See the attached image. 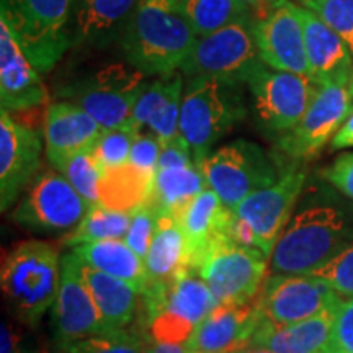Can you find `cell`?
<instances>
[{"instance_id":"681fc988","label":"cell","mask_w":353,"mask_h":353,"mask_svg":"<svg viewBox=\"0 0 353 353\" xmlns=\"http://www.w3.org/2000/svg\"><path fill=\"white\" fill-rule=\"evenodd\" d=\"M242 353H273V352L268 350V348H262V347H249V348H245Z\"/></svg>"},{"instance_id":"f6af8a7d","label":"cell","mask_w":353,"mask_h":353,"mask_svg":"<svg viewBox=\"0 0 353 353\" xmlns=\"http://www.w3.org/2000/svg\"><path fill=\"white\" fill-rule=\"evenodd\" d=\"M2 352L0 353H32L25 332L19 324L12 321L2 322Z\"/></svg>"},{"instance_id":"d590c367","label":"cell","mask_w":353,"mask_h":353,"mask_svg":"<svg viewBox=\"0 0 353 353\" xmlns=\"http://www.w3.org/2000/svg\"><path fill=\"white\" fill-rule=\"evenodd\" d=\"M138 134L139 132L132 130L130 125L103 130L99 141L92 148V152H94L101 170L114 169V167L128 164L130 162L132 143H134Z\"/></svg>"},{"instance_id":"1f68e13d","label":"cell","mask_w":353,"mask_h":353,"mask_svg":"<svg viewBox=\"0 0 353 353\" xmlns=\"http://www.w3.org/2000/svg\"><path fill=\"white\" fill-rule=\"evenodd\" d=\"M132 213L108 210L101 205H94L79 226L63 237L61 244L72 247L97 241H112L126 237Z\"/></svg>"},{"instance_id":"4fadbf2b","label":"cell","mask_w":353,"mask_h":353,"mask_svg":"<svg viewBox=\"0 0 353 353\" xmlns=\"http://www.w3.org/2000/svg\"><path fill=\"white\" fill-rule=\"evenodd\" d=\"M252 108L263 130L285 134L296 126L316 92L309 77L262 65L247 82Z\"/></svg>"},{"instance_id":"44dd1931","label":"cell","mask_w":353,"mask_h":353,"mask_svg":"<svg viewBox=\"0 0 353 353\" xmlns=\"http://www.w3.org/2000/svg\"><path fill=\"white\" fill-rule=\"evenodd\" d=\"M48 90L41 74L0 19V101L7 112H26L43 105Z\"/></svg>"},{"instance_id":"d6a6232c","label":"cell","mask_w":353,"mask_h":353,"mask_svg":"<svg viewBox=\"0 0 353 353\" xmlns=\"http://www.w3.org/2000/svg\"><path fill=\"white\" fill-rule=\"evenodd\" d=\"M183 77L179 72L164 74L154 79L152 82H145L132 110L130 126L138 132H143L154 117H157L172 100L183 94Z\"/></svg>"},{"instance_id":"e575fe53","label":"cell","mask_w":353,"mask_h":353,"mask_svg":"<svg viewBox=\"0 0 353 353\" xmlns=\"http://www.w3.org/2000/svg\"><path fill=\"white\" fill-rule=\"evenodd\" d=\"M57 170L90 205H99V187L103 170L97 162L92 149L69 157Z\"/></svg>"},{"instance_id":"7402d4cb","label":"cell","mask_w":353,"mask_h":353,"mask_svg":"<svg viewBox=\"0 0 353 353\" xmlns=\"http://www.w3.org/2000/svg\"><path fill=\"white\" fill-rule=\"evenodd\" d=\"M144 311L141 319L159 311L182 316L198 325L214 311L219 301L203 278L193 270L180 272L167 283H151L143 293Z\"/></svg>"},{"instance_id":"52a82bcc","label":"cell","mask_w":353,"mask_h":353,"mask_svg":"<svg viewBox=\"0 0 353 353\" xmlns=\"http://www.w3.org/2000/svg\"><path fill=\"white\" fill-rule=\"evenodd\" d=\"M262 65L255 41L254 20H250L198 38L180 70L188 79H214L242 85L249 82Z\"/></svg>"},{"instance_id":"ab89813d","label":"cell","mask_w":353,"mask_h":353,"mask_svg":"<svg viewBox=\"0 0 353 353\" xmlns=\"http://www.w3.org/2000/svg\"><path fill=\"white\" fill-rule=\"evenodd\" d=\"M157 219L159 214L154 211L149 205L141 206L132 213L130 229L125 237V242L134 250L136 255L145 260L151 249V244L154 241V234L157 229Z\"/></svg>"},{"instance_id":"9c48e42d","label":"cell","mask_w":353,"mask_h":353,"mask_svg":"<svg viewBox=\"0 0 353 353\" xmlns=\"http://www.w3.org/2000/svg\"><path fill=\"white\" fill-rule=\"evenodd\" d=\"M145 85V74L131 64H110L59 92L100 123L103 130L128 126Z\"/></svg>"},{"instance_id":"d4e9b609","label":"cell","mask_w":353,"mask_h":353,"mask_svg":"<svg viewBox=\"0 0 353 353\" xmlns=\"http://www.w3.org/2000/svg\"><path fill=\"white\" fill-rule=\"evenodd\" d=\"M83 276L99 307L105 329H130L136 319L141 321L144 311V296L134 286L120 278L95 270L87 263H83Z\"/></svg>"},{"instance_id":"6da1fadb","label":"cell","mask_w":353,"mask_h":353,"mask_svg":"<svg viewBox=\"0 0 353 353\" xmlns=\"http://www.w3.org/2000/svg\"><path fill=\"white\" fill-rule=\"evenodd\" d=\"M196 39L176 0H141L120 44L128 64L145 76H164L182 68Z\"/></svg>"},{"instance_id":"8d00e7d4","label":"cell","mask_w":353,"mask_h":353,"mask_svg":"<svg viewBox=\"0 0 353 353\" xmlns=\"http://www.w3.org/2000/svg\"><path fill=\"white\" fill-rule=\"evenodd\" d=\"M341 37L353 54V0H294Z\"/></svg>"},{"instance_id":"5b68a950","label":"cell","mask_w":353,"mask_h":353,"mask_svg":"<svg viewBox=\"0 0 353 353\" xmlns=\"http://www.w3.org/2000/svg\"><path fill=\"white\" fill-rule=\"evenodd\" d=\"M74 0H0V19L38 69L48 74L72 46Z\"/></svg>"},{"instance_id":"c3c4849f","label":"cell","mask_w":353,"mask_h":353,"mask_svg":"<svg viewBox=\"0 0 353 353\" xmlns=\"http://www.w3.org/2000/svg\"><path fill=\"white\" fill-rule=\"evenodd\" d=\"M250 10H257V13H254V17L260 15V13L267 12L268 8L273 7L276 3V0H242Z\"/></svg>"},{"instance_id":"277c9868","label":"cell","mask_w":353,"mask_h":353,"mask_svg":"<svg viewBox=\"0 0 353 353\" xmlns=\"http://www.w3.org/2000/svg\"><path fill=\"white\" fill-rule=\"evenodd\" d=\"M245 113L239 83L203 77L188 79L182 97L180 134L192 148L198 167L213 151V145L244 120Z\"/></svg>"},{"instance_id":"816d5d0a","label":"cell","mask_w":353,"mask_h":353,"mask_svg":"<svg viewBox=\"0 0 353 353\" xmlns=\"http://www.w3.org/2000/svg\"><path fill=\"white\" fill-rule=\"evenodd\" d=\"M236 353H242V352H236Z\"/></svg>"},{"instance_id":"8992f818","label":"cell","mask_w":353,"mask_h":353,"mask_svg":"<svg viewBox=\"0 0 353 353\" xmlns=\"http://www.w3.org/2000/svg\"><path fill=\"white\" fill-rule=\"evenodd\" d=\"M192 270L208 283L219 303H252L268 276V257L223 234L203 250Z\"/></svg>"},{"instance_id":"603a6c76","label":"cell","mask_w":353,"mask_h":353,"mask_svg":"<svg viewBox=\"0 0 353 353\" xmlns=\"http://www.w3.org/2000/svg\"><path fill=\"white\" fill-rule=\"evenodd\" d=\"M141 0H74L72 44L107 46L120 39Z\"/></svg>"},{"instance_id":"f1b7e54d","label":"cell","mask_w":353,"mask_h":353,"mask_svg":"<svg viewBox=\"0 0 353 353\" xmlns=\"http://www.w3.org/2000/svg\"><path fill=\"white\" fill-rule=\"evenodd\" d=\"M154 176L132 164L103 170L99 187V205L108 210L134 213L148 205L152 193Z\"/></svg>"},{"instance_id":"9a60e30c","label":"cell","mask_w":353,"mask_h":353,"mask_svg":"<svg viewBox=\"0 0 353 353\" xmlns=\"http://www.w3.org/2000/svg\"><path fill=\"white\" fill-rule=\"evenodd\" d=\"M306 174L291 167L270 187L257 190L234 208V214L244 221L254 234L255 247L270 257L273 247L288 226L291 211L301 193Z\"/></svg>"},{"instance_id":"74e56055","label":"cell","mask_w":353,"mask_h":353,"mask_svg":"<svg viewBox=\"0 0 353 353\" xmlns=\"http://www.w3.org/2000/svg\"><path fill=\"white\" fill-rule=\"evenodd\" d=\"M139 327L151 341L167 343H187L196 329L188 319L169 311H159L139 321Z\"/></svg>"},{"instance_id":"83f0119b","label":"cell","mask_w":353,"mask_h":353,"mask_svg":"<svg viewBox=\"0 0 353 353\" xmlns=\"http://www.w3.org/2000/svg\"><path fill=\"white\" fill-rule=\"evenodd\" d=\"M149 285L167 283L183 270H192L188 265L187 239L174 216L159 214L154 241L144 260Z\"/></svg>"},{"instance_id":"7dc6e473","label":"cell","mask_w":353,"mask_h":353,"mask_svg":"<svg viewBox=\"0 0 353 353\" xmlns=\"http://www.w3.org/2000/svg\"><path fill=\"white\" fill-rule=\"evenodd\" d=\"M144 353H188L187 343H167L151 341L144 335Z\"/></svg>"},{"instance_id":"ffe728a7","label":"cell","mask_w":353,"mask_h":353,"mask_svg":"<svg viewBox=\"0 0 353 353\" xmlns=\"http://www.w3.org/2000/svg\"><path fill=\"white\" fill-rule=\"evenodd\" d=\"M259 312L252 303H219L187 342L188 352L236 353L250 347Z\"/></svg>"},{"instance_id":"d6986e66","label":"cell","mask_w":353,"mask_h":353,"mask_svg":"<svg viewBox=\"0 0 353 353\" xmlns=\"http://www.w3.org/2000/svg\"><path fill=\"white\" fill-rule=\"evenodd\" d=\"M103 128L85 110L72 101H52L44 113L43 138L46 157L54 169L79 152L90 151Z\"/></svg>"},{"instance_id":"b9f144b4","label":"cell","mask_w":353,"mask_h":353,"mask_svg":"<svg viewBox=\"0 0 353 353\" xmlns=\"http://www.w3.org/2000/svg\"><path fill=\"white\" fill-rule=\"evenodd\" d=\"M161 151L162 143L152 132H139L132 143L130 164L148 172V174L156 175Z\"/></svg>"},{"instance_id":"f907efd6","label":"cell","mask_w":353,"mask_h":353,"mask_svg":"<svg viewBox=\"0 0 353 353\" xmlns=\"http://www.w3.org/2000/svg\"><path fill=\"white\" fill-rule=\"evenodd\" d=\"M348 88H350V94L353 97V76H352V81H350V85H348Z\"/></svg>"},{"instance_id":"30bf717a","label":"cell","mask_w":353,"mask_h":353,"mask_svg":"<svg viewBox=\"0 0 353 353\" xmlns=\"http://www.w3.org/2000/svg\"><path fill=\"white\" fill-rule=\"evenodd\" d=\"M352 110L353 97L348 85H317L301 120L293 130L280 136L278 149L294 164L316 157L334 139Z\"/></svg>"},{"instance_id":"484cf974","label":"cell","mask_w":353,"mask_h":353,"mask_svg":"<svg viewBox=\"0 0 353 353\" xmlns=\"http://www.w3.org/2000/svg\"><path fill=\"white\" fill-rule=\"evenodd\" d=\"M231 213L232 210L226 208L218 193L210 187L203 190L200 195H196L185 206L176 221L182 226L187 239L190 268H193L196 259L216 237L226 234Z\"/></svg>"},{"instance_id":"4dcf8cb0","label":"cell","mask_w":353,"mask_h":353,"mask_svg":"<svg viewBox=\"0 0 353 353\" xmlns=\"http://www.w3.org/2000/svg\"><path fill=\"white\" fill-rule=\"evenodd\" d=\"M176 3L196 38L254 20L252 10L242 0H176Z\"/></svg>"},{"instance_id":"4316f807","label":"cell","mask_w":353,"mask_h":353,"mask_svg":"<svg viewBox=\"0 0 353 353\" xmlns=\"http://www.w3.org/2000/svg\"><path fill=\"white\" fill-rule=\"evenodd\" d=\"M72 252L95 270L107 273L126 281L136 290L144 293L149 285L145 263L134 250L121 239L87 242L72 247Z\"/></svg>"},{"instance_id":"2e32d148","label":"cell","mask_w":353,"mask_h":353,"mask_svg":"<svg viewBox=\"0 0 353 353\" xmlns=\"http://www.w3.org/2000/svg\"><path fill=\"white\" fill-rule=\"evenodd\" d=\"M254 33L265 65L309 77L303 26L293 0H276L267 12L254 17Z\"/></svg>"},{"instance_id":"7bdbcfd3","label":"cell","mask_w":353,"mask_h":353,"mask_svg":"<svg viewBox=\"0 0 353 353\" xmlns=\"http://www.w3.org/2000/svg\"><path fill=\"white\" fill-rule=\"evenodd\" d=\"M196 165L193 151L182 134H176L174 139L162 145L161 156H159L157 170L176 169V167Z\"/></svg>"},{"instance_id":"ac0fdd59","label":"cell","mask_w":353,"mask_h":353,"mask_svg":"<svg viewBox=\"0 0 353 353\" xmlns=\"http://www.w3.org/2000/svg\"><path fill=\"white\" fill-rule=\"evenodd\" d=\"M294 10L303 26L309 79L316 85H327V83L350 85L353 54L345 41L301 3L294 2Z\"/></svg>"},{"instance_id":"7c38bea8","label":"cell","mask_w":353,"mask_h":353,"mask_svg":"<svg viewBox=\"0 0 353 353\" xmlns=\"http://www.w3.org/2000/svg\"><path fill=\"white\" fill-rule=\"evenodd\" d=\"M92 206L63 174L46 170L26 188L13 219L30 231H65L79 226Z\"/></svg>"},{"instance_id":"f35d334b","label":"cell","mask_w":353,"mask_h":353,"mask_svg":"<svg viewBox=\"0 0 353 353\" xmlns=\"http://www.w3.org/2000/svg\"><path fill=\"white\" fill-rule=\"evenodd\" d=\"M311 275L327 281L343 299L353 298V244Z\"/></svg>"},{"instance_id":"836d02e7","label":"cell","mask_w":353,"mask_h":353,"mask_svg":"<svg viewBox=\"0 0 353 353\" xmlns=\"http://www.w3.org/2000/svg\"><path fill=\"white\" fill-rule=\"evenodd\" d=\"M144 343L143 329L130 327L85 337L61 353H144Z\"/></svg>"},{"instance_id":"ba28073f","label":"cell","mask_w":353,"mask_h":353,"mask_svg":"<svg viewBox=\"0 0 353 353\" xmlns=\"http://www.w3.org/2000/svg\"><path fill=\"white\" fill-rule=\"evenodd\" d=\"M200 169L208 187L218 193L229 210H234L254 192L270 187L280 179L272 157L259 144L245 139L211 151Z\"/></svg>"},{"instance_id":"cb8c5ba5","label":"cell","mask_w":353,"mask_h":353,"mask_svg":"<svg viewBox=\"0 0 353 353\" xmlns=\"http://www.w3.org/2000/svg\"><path fill=\"white\" fill-rule=\"evenodd\" d=\"M334 311L290 325H275L259 316L250 347L268 348L273 353H321L330 339Z\"/></svg>"},{"instance_id":"5bb4252c","label":"cell","mask_w":353,"mask_h":353,"mask_svg":"<svg viewBox=\"0 0 353 353\" xmlns=\"http://www.w3.org/2000/svg\"><path fill=\"white\" fill-rule=\"evenodd\" d=\"M52 339L59 353L70 343L108 332L83 276V263L76 254L61 257V283L51 312Z\"/></svg>"},{"instance_id":"8fae6325","label":"cell","mask_w":353,"mask_h":353,"mask_svg":"<svg viewBox=\"0 0 353 353\" xmlns=\"http://www.w3.org/2000/svg\"><path fill=\"white\" fill-rule=\"evenodd\" d=\"M341 294L314 275H268L255 306L259 316L275 325H290L337 307Z\"/></svg>"},{"instance_id":"7a4b0ae2","label":"cell","mask_w":353,"mask_h":353,"mask_svg":"<svg viewBox=\"0 0 353 353\" xmlns=\"http://www.w3.org/2000/svg\"><path fill=\"white\" fill-rule=\"evenodd\" d=\"M345 218L332 206H312L290 221L268 257V275H311L353 244Z\"/></svg>"},{"instance_id":"f546056e","label":"cell","mask_w":353,"mask_h":353,"mask_svg":"<svg viewBox=\"0 0 353 353\" xmlns=\"http://www.w3.org/2000/svg\"><path fill=\"white\" fill-rule=\"evenodd\" d=\"M205 188H208V183L198 165L157 170L148 205L157 214H170L176 219Z\"/></svg>"},{"instance_id":"60d3db41","label":"cell","mask_w":353,"mask_h":353,"mask_svg":"<svg viewBox=\"0 0 353 353\" xmlns=\"http://www.w3.org/2000/svg\"><path fill=\"white\" fill-rule=\"evenodd\" d=\"M321 353H353V298L335 307L330 339Z\"/></svg>"},{"instance_id":"ee69618b","label":"cell","mask_w":353,"mask_h":353,"mask_svg":"<svg viewBox=\"0 0 353 353\" xmlns=\"http://www.w3.org/2000/svg\"><path fill=\"white\" fill-rule=\"evenodd\" d=\"M324 179L353 200V152L342 154L322 172Z\"/></svg>"},{"instance_id":"bcb514c9","label":"cell","mask_w":353,"mask_h":353,"mask_svg":"<svg viewBox=\"0 0 353 353\" xmlns=\"http://www.w3.org/2000/svg\"><path fill=\"white\" fill-rule=\"evenodd\" d=\"M353 148V110L348 114L345 123L330 141V151H341V149H350Z\"/></svg>"},{"instance_id":"3957f363","label":"cell","mask_w":353,"mask_h":353,"mask_svg":"<svg viewBox=\"0 0 353 353\" xmlns=\"http://www.w3.org/2000/svg\"><path fill=\"white\" fill-rule=\"evenodd\" d=\"M59 283V250L50 242H20L2 260L3 298L17 319L30 327H37L44 312L52 307Z\"/></svg>"},{"instance_id":"e0dca14e","label":"cell","mask_w":353,"mask_h":353,"mask_svg":"<svg viewBox=\"0 0 353 353\" xmlns=\"http://www.w3.org/2000/svg\"><path fill=\"white\" fill-rule=\"evenodd\" d=\"M41 134L0 108V206L7 211L33 182L41 165Z\"/></svg>"}]
</instances>
